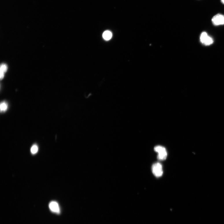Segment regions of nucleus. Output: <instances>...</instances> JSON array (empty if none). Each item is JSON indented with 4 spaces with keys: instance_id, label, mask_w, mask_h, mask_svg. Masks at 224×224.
<instances>
[{
    "instance_id": "1",
    "label": "nucleus",
    "mask_w": 224,
    "mask_h": 224,
    "mask_svg": "<svg viewBox=\"0 0 224 224\" xmlns=\"http://www.w3.org/2000/svg\"><path fill=\"white\" fill-rule=\"evenodd\" d=\"M155 151L158 153V158L160 160H164L167 156V153L165 148L161 146H157L154 148Z\"/></svg>"
},
{
    "instance_id": "2",
    "label": "nucleus",
    "mask_w": 224,
    "mask_h": 224,
    "mask_svg": "<svg viewBox=\"0 0 224 224\" xmlns=\"http://www.w3.org/2000/svg\"><path fill=\"white\" fill-rule=\"evenodd\" d=\"M201 42L205 46H209L213 43V40L212 38L208 35L206 32H202L200 37Z\"/></svg>"
},
{
    "instance_id": "3",
    "label": "nucleus",
    "mask_w": 224,
    "mask_h": 224,
    "mask_svg": "<svg viewBox=\"0 0 224 224\" xmlns=\"http://www.w3.org/2000/svg\"><path fill=\"white\" fill-rule=\"evenodd\" d=\"M152 171L153 174L156 177L162 176L163 173L162 165L159 162L156 163L153 165Z\"/></svg>"
},
{
    "instance_id": "4",
    "label": "nucleus",
    "mask_w": 224,
    "mask_h": 224,
    "mask_svg": "<svg viewBox=\"0 0 224 224\" xmlns=\"http://www.w3.org/2000/svg\"><path fill=\"white\" fill-rule=\"evenodd\" d=\"M212 22L215 26L224 25V15L219 14L215 15L212 19Z\"/></svg>"
},
{
    "instance_id": "5",
    "label": "nucleus",
    "mask_w": 224,
    "mask_h": 224,
    "mask_svg": "<svg viewBox=\"0 0 224 224\" xmlns=\"http://www.w3.org/2000/svg\"><path fill=\"white\" fill-rule=\"evenodd\" d=\"M49 208L52 212L56 214L60 213V209L58 203L55 201L51 202L49 204Z\"/></svg>"
},
{
    "instance_id": "6",
    "label": "nucleus",
    "mask_w": 224,
    "mask_h": 224,
    "mask_svg": "<svg viewBox=\"0 0 224 224\" xmlns=\"http://www.w3.org/2000/svg\"><path fill=\"white\" fill-rule=\"evenodd\" d=\"M7 66L6 64H2L1 65V69H1L0 78H1V79H2L3 78L4 74L7 71Z\"/></svg>"
},
{
    "instance_id": "7",
    "label": "nucleus",
    "mask_w": 224,
    "mask_h": 224,
    "mask_svg": "<svg viewBox=\"0 0 224 224\" xmlns=\"http://www.w3.org/2000/svg\"><path fill=\"white\" fill-rule=\"evenodd\" d=\"M103 37L106 40H109L110 39L112 36V32L109 31H106L104 32L103 34Z\"/></svg>"
},
{
    "instance_id": "8",
    "label": "nucleus",
    "mask_w": 224,
    "mask_h": 224,
    "mask_svg": "<svg viewBox=\"0 0 224 224\" xmlns=\"http://www.w3.org/2000/svg\"><path fill=\"white\" fill-rule=\"evenodd\" d=\"M38 151V147L37 145H34L32 146L31 149V151L32 154H36L37 153Z\"/></svg>"
},
{
    "instance_id": "9",
    "label": "nucleus",
    "mask_w": 224,
    "mask_h": 224,
    "mask_svg": "<svg viewBox=\"0 0 224 224\" xmlns=\"http://www.w3.org/2000/svg\"><path fill=\"white\" fill-rule=\"evenodd\" d=\"M8 108V105L5 102H2L1 104V110L2 112H5Z\"/></svg>"
},
{
    "instance_id": "10",
    "label": "nucleus",
    "mask_w": 224,
    "mask_h": 224,
    "mask_svg": "<svg viewBox=\"0 0 224 224\" xmlns=\"http://www.w3.org/2000/svg\"><path fill=\"white\" fill-rule=\"evenodd\" d=\"M221 3L224 5V0H221Z\"/></svg>"
}]
</instances>
